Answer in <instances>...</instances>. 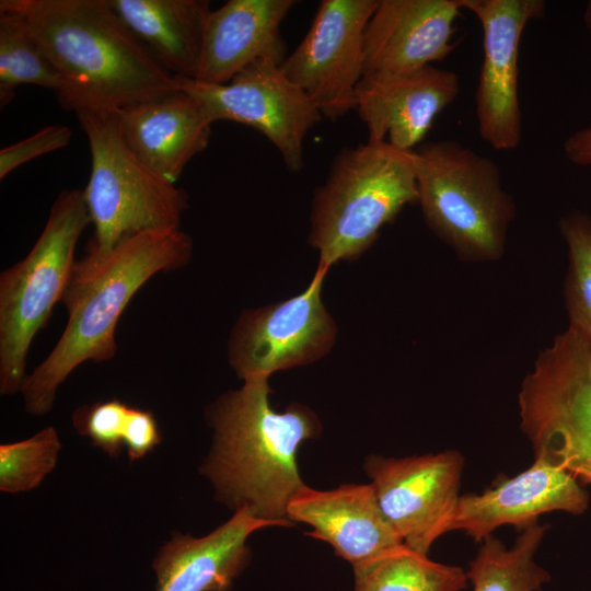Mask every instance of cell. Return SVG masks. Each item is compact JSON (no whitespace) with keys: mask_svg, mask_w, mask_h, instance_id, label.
Wrapping results in <instances>:
<instances>
[{"mask_svg":"<svg viewBox=\"0 0 591 591\" xmlns=\"http://www.w3.org/2000/svg\"><path fill=\"white\" fill-rule=\"evenodd\" d=\"M410 155L427 225L462 259H498L515 216L498 165L453 140L425 143Z\"/></svg>","mask_w":591,"mask_h":591,"instance_id":"5","label":"cell"},{"mask_svg":"<svg viewBox=\"0 0 591 591\" xmlns=\"http://www.w3.org/2000/svg\"><path fill=\"white\" fill-rule=\"evenodd\" d=\"M113 112L131 153L172 183L208 147L213 123L199 102L182 90Z\"/></svg>","mask_w":591,"mask_h":591,"instance_id":"17","label":"cell"},{"mask_svg":"<svg viewBox=\"0 0 591 591\" xmlns=\"http://www.w3.org/2000/svg\"><path fill=\"white\" fill-rule=\"evenodd\" d=\"M583 19H584L586 25L591 31V0L586 5Z\"/></svg>","mask_w":591,"mask_h":591,"instance_id":"31","label":"cell"},{"mask_svg":"<svg viewBox=\"0 0 591 591\" xmlns=\"http://www.w3.org/2000/svg\"><path fill=\"white\" fill-rule=\"evenodd\" d=\"M378 3L322 0L306 34L281 65L329 120L356 108V90L364 73V31Z\"/></svg>","mask_w":591,"mask_h":591,"instance_id":"11","label":"cell"},{"mask_svg":"<svg viewBox=\"0 0 591 591\" xmlns=\"http://www.w3.org/2000/svg\"><path fill=\"white\" fill-rule=\"evenodd\" d=\"M111 7L173 77L195 79L211 12L208 0H108Z\"/></svg>","mask_w":591,"mask_h":591,"instance_id":"21","label":"cell"},{"mask_svg":"<svg viewBox=\"0 0 591 591\" xmlns=\"http://www.w3.org/2000/svg\"><path fill=\"white\" fill-rule=\"evenodd\" d=\"M521 428L542 456L591 484V340L568 326L519 393Z\"/></svg>","mask_w":591,"mask_h":591,"instance_id":"8","label":"cell"},{"mask_svg":"<svg viewBox=\"0 0 591 591\" xmlns=\"http://www.w3.org/2000/svg\"><path fill=\"white\" fill-rule=\"evenodd\" d=\"M296 3L293 0H229L211 10L198 71L193 80L224 84L263 58L282 65L287 48L280 26Z\"/></svg>","mask_w":591,"mask_h":591,"instance_id":"19","label":"cell"},{"mask_svg":"<svg viewBox=\"0 0 591 591\" xmlns=\"http://www.w3.org/2000/svg\"><path fill=\"white\" fill-rule=\"evenodd\" d=\"M461 0H379L363 38L364 73L415 69L454 48Z\"/></svg>","mask_w":591,"mask_h":591,"instance_id":"16","label":"cell"},{"mask_svg":"<svg viewBox=\"0 0 591 591\" xmlns=\"http://www.w3.org/2000/svg\"><path fill=\"white\" fill-rule=\"evenodd\" d=\"M464 457L457 451L403 459L371 455L364 470L379 506L410 549L428 555L449 532L457 505Z\"/></svg>","mask_w":591,"mask_h":591,"instance_id":"12","label":"cell"},{"mask_svg":"<svg viewBox=\"0 0 591 591\" xmlns=\"http://www.w3.org/2000/svg\"><path fill=\"white\" fill-rule=\"evenodd\" d=\"M129 406L119 399L84 405L73 412L77 431L111 456L120 453Z\"/></svg>","mask_w":591,"mask_h":591,"instance_id":"27","label":"cell"},{"mask_svg":"<svg viewBox=\"0 0 591 591\" xmlns=\"http://www.w3.org/2000/svg\"><path fill=\"white\" fill-rule=\"evenodd\" d=\"M589 507V494L569 472L545 457L514 477L497 479L482 494L460 496L449 532L461 530L475 542H483L501 525L522 531L543 513L563 511L582 514Z\"/></svg>","mask_w":591,"mask_h":591,"instance_id":"14","label":"cell"},{"mask_svg":"<svg viewBox=\"0 0 591 591\" xmlns=\"http://www.w3.org/2000/svg\"><path fill=\"white\" fill-rule=\"evenodd\" d=\"M91 224L82 189L62 190L28 254L0 274V393L21 391L35 335L62 301L79 239Z\"/></svg>","mask_w":591,"mask_h":591,"instance_id":"6","label":"cell"},{"mask_svg":"<svg viewBox=\"0 0 591 591\" xmlns=\"http://www.w3.org/2000/svg\"><path fill=\"white\" fill-rule=\"evenodd\" d=\"M417 201L410 151L368 140L343 148L313 193L308 242L320 254L317 267L358 259L384 224Z\"/></svg>","mask_w":591,"mask_h":591,"instance_id":"4","label":"cell"},{"mask_svg":"<svg viewBox=\"0 0 591 591\" xmlns=\"http://www.w3.org/2000/svg\"><path fill=\"white\" fill-rule=\"evenodd\" d=\"M89 140L91 173L82 189L94 235L90 245L106 251L134 234L179 229L187 193L143 165L123 141L114 112H74Z\"/></svg>","mask_w":591,"mask_h":591,"instance_id":"7","label":"cell"},{"mask_svg":"<svg viewBox=\"0 0 591 591\" xmlns=\"http://www.w3.org/2000/svg\"><path fill=\"white\" fill-rule=\"evenodd\" d=\"M192 254L193 241L181 228L126 236L106 251L89 244L61 301L67 325L22 384L25 410L35 416L49 413L57 390L73 370L86 361L114 358L116 326L132 297L157 274L186 266Z\"/></svg>","mask_w":591,"mask_h":591,"instance_id":"1","label":"cell"},{"mask_svg":"<svg viewBox=\"0 0 591 591\" xmlns=\"http://www.w3.org/2000/svg\"><path fill=\"white\" fill-rule=\"evenodd\" d=\"M352 568L354 591H461L468 581L461 567L436 563L404 543Z\"/></svg>","mask_w":591,"mask_h":591,"instance_id":"23","label":"cell"},{"mask_svg":"<svg viewBox=\"0 0 591 591\" xmlns=\"http://www.w3.org/2000/svg\"><path fill=\"white\" fill-rule=\"evenodd\" d=\"M270 393L268 376H255L208 408L213 443L200 471L227 506L288 526V505L304 486L297 453L301 443L320 433L321 424L311 409L296 403L277 413Z\"/></svg>","mask_w":591,"mask_h":591,"instance_id":"2","label":"cell"},{"mask_svg":"<svg viewBox=\"0 0 591 591\" xmlns=\"http://www.w3.org/2000/svg\"><path fill=\"white\" fill-rule=\"evenodd\" d=\"M71 138L72 131L67 126L50 125L19 142L2 148L0 150V178H4L12 171L35 158L67 147Z\"/></svg>","mask_w":591,"mask_h":591,"instance_id":"28","label":"cell"},{"mask_svg":"<svg viewBox=\"0 0 591 591\" xmlns=\"http://www.w3.org/2000/svg\"><path fill=\"white\" fill-rule=\"evenodd\" d=\"M61 448L54 427H46L34 436L0 445V490L10 494L36 488L50 473Z\"/></svg>","mask_w":591,"mask_h":591,"instance_id":"26","label":"cell"},{"mask_svg":"<svg viewBox=\"0 0 591 591\" xmlns=\"http://www.w3.org/2000/svg\"><path fill=\"white\" fill-rule=\"evenodd\" d=\"M18 13L70 91L67 111H115L177 91L108 0H1Z\"/></svg>","mask_w":591,"mask_h":591,"instance_id":"3","label":"cell"},{"mask_svg":"<svg viewBox=\"0 0 591 591\" xmlns=\"http://www.w3.org/2000/svg\"><path fill=\"white\" fill-rule=\"evenodd\" d=\"M34 84L53 90L61 105L70 88L24 20L15 12L0 9V105L7 106L16 86Z\"/></svg>","mask_w":591,"mask_h":591,"instance_id":"24","label":"cell"},{"mask_svg":"<svg viewBox=\"0 0 591 591\" xmlns=\"http://www.w3.org/2000/svg\"><path fill=\"white\" fill-rule=\"evenodd\" d=\"M275 525L240 508L206 536L173 533L152 561L155 591H229L250 561L247 538Z\"/></svg>","mask_w":591,"mask_h":591,"instance_id":"20","label":"cell"},{"mask_svg":"<svg viewBox=\"0 0 591 591\" xmlns=\"http://www.w3.org/2000/svg\"><path fill=\"white\" fill-rule=\"evenodd\" d=\"M288 519L313 528L311 536L325 541L351 566L403 544L384 517L372 484H346L316 490L303 486L291 498Z\"/></svg>","mask_w":591,"mask_h":591,"instance_id":"18","label":"cell"},{"mask_svg":"<svg viewBox=\"0 0 591 591\" xmlns=\"http://www.w3.org/2000/svg\"><path fill=\"white\" fill-rule=\"evenodd\" d=\"M328 270L318 268L301 293L243 311L231 332L228 357L244 380L314 362L335 344L337 325L322 300Z\"/></svg>","mask_w":591,"mask_h":591,"instance_id":"10","label":"cell"},{"mask_svg":"<svg viewBox=\"0 0 591 591\" xmlns=\"http://www.w3.org/2000/svg\"><path fill=\"white\" fill-rule=\"evenodd\" d=\"M548 525L533 524L521 531L514 544L488 536L466 571L473 591H538L551 580L534 556Z\"/></svg>","mask_w":591,"mask_h":591,"instance_id":"22","label":"cell"},{"mask_svg":"<svg viewBox=\"0 0 591 591\" xmlns=\"http://www.w3.org/2000/svg\"><path fill=\"white\" fill-rule=\"evenodd\" d=\"M459 92L457 74L433 65L366 73L356 90L355 109L367 126L368 141L410 151Z\"/></svg>","mask_w":591,"mask_h":591,"instance_id":"15","label":"cell"},{"mask_svg":"<svg viewBox=\"0 0 591 591\" xmlns=\"http://www.w3.org/2000/svg\"><path fill=\"white\" fill-rule=\"evenodd\" d=\"M483 30L484 58L476 89L483 140L496 150L515 149L522 136L519 104V47L529 22L545 11L543 0H461Z\"/></svg>","mask_w":591,"mask_h":591,"instance_id":"13","label":"cell"},{"mask_svg":"<svg viewBox=\"0 0 591 591\" xmlns=\"http://www.w3.org/2000/svg\"><path fill=\"white\" fill-rule=\"evenodd\" d=\"M161 432L151 410L129 406L124 445L130 460L141 459L161 442Z\"/></svg>","mask_w":591,"mask_h":591,"instance_id":"29","label":"cell"},{"mask_svg":"<svg viewBox=\"0 0 591 591\" xmlns=\"http://www.w3.org/2000/svg\"><path fill=\"white\" fill-rule=\"evenodd\" d=\"M564 152L573 164L591 167V125L570 135L564 142Z\"/></svg>","mask_w":591,"mask_h":591,"instance_id":"30","label":"cell"},{"mask_svg":"<svg viewBox=\"0 0 591 591\" xmlns=\"http://www.w3.org/2000/svg\"><path fill=\"white\" fill-rule=\"evenodd\" d=\"M176 86L205 109L209 119L250 126L280 153L290 172L304 169V139L323 118L318 108L271 58L259 59L224 84L175 77Z\"/></svg>","mask_w":591,"mask_h":591,"instance_id":"9","label":"cell"},{"mask_svg":"<svg viewBox=\"0 0 591 591\" xmlns=\"http://www.w3.org/2000/svg\"><path fill=\"white\" fill-rule=\"evenodd\" d=\"M559 228L569 257L565 287L569 326L591 340V217L569 213Z\"/></svg>","mask_w":591,"mask_h":591,"instance_id":"25","label":"cell"}]
</instances>
